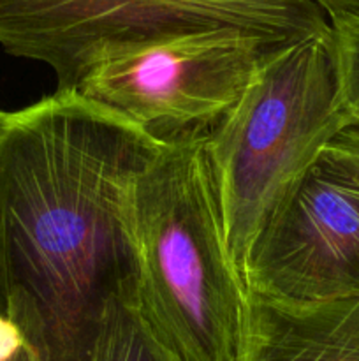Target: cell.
I'll return each mask as SVG.
<instances>
[{
    "instance_id": "obj_10",
    "label": "cell",
    "mask_w": 359,
    "mask_h": 361,
    "mask_svg": "<svg viewBox=\"0 0 359 361\" xmlns=\"http://www.w3.org/2000/svg\"><path fill=\"white\" fill-rule=\"evenodd\" d=\"M320 157L359 196V126L345 127L329 141Z\"/></svg>"
},
{
    "instance_id": "obj_3",
    "label": "cell",
    "mask_w": 359,
    "mask_h": 361,
    "mask_svg": "<svg viewBox=\"0 0 359 361\" xmlns=\"http://www.w3.org/2000/svg\"><path fill=\"white\" fill-rule=\"evenodd\" d=\"M351 123L329 28L271 49L238 104L208 133L227 249L243 282L259 236Z\"/></svg>"
},
{
    "instance_id": "obj_11",
    "label": "cell",
    "mask_w": 359,
    "mask_h": 361,
    "mask_svg": "<svg viewBox=\"0 0 359 361\" xmlns=\"http://www.w3.org/2000/svg\"><path fill=\"white\" fill-rule=\"evenodd\" d=\"M322 9L327 20L338 18H359V0H312Z\"/></svg>"
},
{
    "instance_id": "obj_5",
    "label": "cell",
    "mask_w": 359,
    "mask_h": 361,
    "mask_svg": "<svg viewBox=\"0 0 359 361\" xmlns=\"http://www.w3.org/2000/svg\"><path fill=\"white\" fill-rule=\"evenodd\" d=\"M275 48L234 28L115 46L95 56L76 90L129 116L158 141L210 133Z\"/></svg>"
},
{
    "instance_id": "obj_9",
    "label": "cell",
    "mask_w": 359,
    "mask_h": 361,
    "mask_svg": "<svg viewBox=\"0 0 359 361\" xmlns=\"http://www.w3.org/2000/svg\"><path fill=\"white\" fill-rule=\"evenodd\" d=\"M340 69L341 94L352 123L359 126V18L331 20Z\"/></svg>"
},
{
    "instance_id": "obj_4",
    "label": "cell",
    "mask_w": 359,
    "mask_h": 361,
    "mask_svg": "<svg viewBox=\"0 0 359 361\" xmlns=\"http://www.w3.org/2000/svg\"><path fill=\"white\" fill-rule=\"evenodd\" d=\"M218 28L284 46L331 23L312 0H0V48L51 67L56 90H76L108 48Z\"/></svg>"
},
{
    "instance_id": "obj_7",
    "label": "cell",
    "mask_w": 359,
    "mask_h": 361,
    "mask_svg": "<svg viewBox=\"0 0 359 361\" xmlns=\"http://www.w3.org/2000/svg\"><path fill=\"white\" fill-rule=\"evenodd\" d=\"M250 361H359V296L282 302L250 295Z\"/></svg>"
},
{
    "instance_id": "obj_8",
    "label": "cell",
    "mask_w": 359,
    "mask_h": 361,
    "mask_svg": "<svg viewBox=\"0 0 359 361\" xmlns=\"http://www.w3.org/2000/svg\"><path fill=\"white\" fill-rule=\"evenodd\" d=\"M81 361H153L139 334L129 298H116Z\"/></svg>"
},
{
    "instance_id": "obj_2",
    "label": "cell",
    "mask_w": 359,
    "mask_h": 361,
    "mask_svg": "<svg viewBox=\"0 0 359 361\" xmlns=\"http://www.w3.org/2000/svg\"><path fill=\"white\" fill-rule=\"evenodd\" d=\"M208 133L162 141L130 196L129 307L153 361H250L252 309L225 238Z\"/></svg>"
},
{
    "instance_id": "obj_13",
    "label": "cell",
    "mask_w": 359,
    "mask_h": 361,
    "mask_svg": "<svg viewBox=\"0 0 359 361\" xmlns=\"http://www.w3.org/2000/svg\"><path fill=\"white\" fill-rule=\"evenodd\" d=\"M0 314H7V316H9V296H7V286H6V275H4L2 254H0Z\"/></svg>"
},
{
    "instance_id": "obj_6",
    "label": "cell",
    "mask_w": 359,
    "mask_h": 361,
    "mask_svg": "<svg viewBox=\"0 0 359 361\" xmlns=\"http://www.w3.org/2000/svg\"><path fill=\"white\" fill-rule=\"evenodd\" d=\"M245 284L282 302L359 296V196L322 157L259 236Z\"/></svg>"
},
{
    "instance_id": "obj_12",
    "label": "cell",
    "mask_w": 359,
    "mask_h": 361,
    "mask_svg": "<svg viewBox=\"0 0 359 361\" xmlns=\"http://www.w3.org/2000/svg\"><path fill=\"white\" fill-rule=\"evenodd\" d=\"M0 361H44V360H42V356L39 355L37 349H35L34 345L27 341L20 349H18L16 353H14L13 356H9V358H6V360H0Z\"/></svg>"
},
{
    "instance_id": "obj_14",
    "label": "cell",
    "mask_w": 359,
    "mask_h": 361,
    "mask_svg": "<svg viewBox=\"0 0 359 361\" xmlns=\"http://www.w3.org/2000/svg\"><path fill=\"white\" fill-rule=\"evenodd\" d=\"M6 118H7V111H2V109H0V134H2L4 126H6Z\"/></svg>"
},
{
    "instance_id": "obj_1",
    "label": "cell",
    "mask_w": 359,
    "mask_h": 361,
    "mask_svg": "<svg viewBox=\"0 0 359 361\" xmlns=\"http://www.w3.org/2000/svg\"><path fill=\"white\" fill-rule=\"evenodd\" d=\"M160 145L77 90L7 111L0 254L9 317L44 361H81L109 305L132 296L130 196Z\"/></svg>"
}]
</instances>
